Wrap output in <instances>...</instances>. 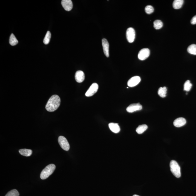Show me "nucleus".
I'll return each mask as SVG.
<instances>
[{
    "mask_svg": "<svg viewBox=\"0 0 196 196\" xmlns=\"http://www.w3.org/2000/svg\"><path fill=\"white\" fill-rule=\"evenodd\" d=\"M58 142L60 145L65 151H68L70 149V146L68 141L64 136H60L58 138Z\"/></svg>",
    "mask_w": 196,
    "mask_h": 196,
    "instance_id": "obj_4",
    "label": "nucleus"
},
{
    "mask_svg": "<svg viewBox=\"0 0 196 196\" xmlns=\"http://www.w3.org/2000/svg\"><path fill=\"white\" fill-rule=\"evenodd\" d=\"M56 166L53 164L49 165L43 170L41 173L40 177L42 180L46 179L54 172Z\"/></svg>",
    "mask_w": 196,
    "mask_h": 196,
    "instance_id": "obj_2",
    "label": "nucleus"
},
{
    "mask_svg": "<svg viewBox=\"0 0 196 196\" xmlns=\"http://www.w3.org/2000/svg\"><path fill=\"white\" fill-rule=\"evenodd\" d=\"M133 196H139V195H133Z\"/></svg>",
    "mask_w": 196,
    "mask_h": 196,
    "instance_id": "obj_27",
    "label": "nucleus"
},
{
    "mask_svg": "<svg viewBox=\"0 0 196 196\" xmlns=\"http://www.w3.org/2000/svg\"><path fill=\"white\" fill-rule=\"evenodd\" d=\"M150 54L149 49L145 48L142 49L139 52L138 54V59L141 60H144L148 57Z\"/></svg>",
    "mask_w": 196,
    "mask_h": 196,
    "instance_id": "obj_7",
    "label": "nucleus"
},
{
    "mask_svg": "<svg viewBox=\"0 0 196 196\" xmlns=\"http://www.w3.org/2000/svg\"><path fill=\"white\" fill-rule=\"evenodd\" d=\"M142 108V106L140 103L133 104L128 107L126 111L129 113H133L135 111H140Z\"/></svg>",
    "mask_w": 196,
    "mask_h": 196,
    "instance_id": "obj_8",
    "label": "nucleus"
},
{
    "mask_svg": "<svg viewBox=\"0 0 196 196\" xmlns=\"http://www.w3.org/2000/svg\"><path fill=\"white\" fill-rule=\"evenodd\" d=\"M191 24H193V25L196 24V15L191 19Z\"/></svg>",
    "mask_w": 196,
    "mask_h": 196,
    "instance_id": "obj_26",
    "label": "nucleus"
},
{
    "mask_svg": "<svg viewBox=\"0 0 196 196\" xmlns=\"http://www.w3.org/2000/svg\"><path fill=\"white\" fill-rule=\"evenodd\" d=\"M102 42L104 53L107 57H109V44L108 41L105 39H102Z\"/></svg>",
    "mask_w": 196,
    "mask_h": 196,
    "instance_id": "obj_11",
    "label": "nucleus"
},
{
    "mask_svg": "<svg viewBox=\"0 0 196 196\" xmlns=\"http://www.w3.org/2000/svg\"><path fill=\"white\" fill-rule=\"evenodd\" d=\"M75 78L76 82L79 83H81L83 82L85 79V75L84 72L81 70H78L76 72L75 75Z\"/></svg>",
    "mask_w": 196,
    "mask_h": 196,
    "instance_id": "obj_12",
    "label": "nucleus"
},
{
    "mask_svg": "<svg viewBox=\"0 0 196 196\" xmlns=\"http://www.w3.org/2000/svg\"><path fill=\"white\" fill-rule=\"evenodd\" d=\"M19 153L21 155L25 157H29L31 155L33 151L28 149H21L19 150Z\"/></svg>",
    "mask_w": 196,
    "mask_h": 196,
    "instance_id": "obj_15",
    "label": "nucleus"
},
{
    "mask_svg": "<svg viewBox=\"0 0 196 196\" xmlns=\"http://www.w3.org/2000/svg\"><path fill=\"white\" fill-rule=\"evenodd\" d=\"M187 52L191 54L196 55V45L192 44L188 47Z\"/></svg>",
    "mask_w": 196,
    "mask_h": 196,
    "instance_id": "obj_20",
    "label": "nucleus"
},
{
    "mask_svg": "<svg viewBox=\"0 0 196 196\" xmlns=\"http://www.w3.org/2000/svg\"><path fill=\"white\" fill-rule=\"evenodd\" d=\"M167 91V89L166 87H160L159 89L158 93L160 97L164 98L166 96Z\"/></svg>",
    "mask_w": 196,
    "mask_h": 196,
    "instance_id": "obj_17",
    "label": "nucleus"
},
{
    "mask_svg": "<svg viewBox=\"0 0 196 196\" xmlns=\"http://www.w3.org/2000/svg\"><path fill=\"white\" fill-rule=\"evenodd\" d=\"M126 36L127 40L129 42L131 43L134 42L136 36L135 31L134 29L132 27H130L127 29Z\"/></svg>",
    "mask_w": 196,
    "mask_h": 196,
    "instance_id": "obj_5",
    "label": "nucleus"
},
{
    "mask_svg": "<svg viewBox=\"0 0 196 196\" xmlns=\"http://www.w3.org/2000/svg\"><path fill=\"white\" fill-rule=\"evenodd\" d=\"M154 27L156 30H159L163 27V23L161 21L157 20L155 21L153 23Z\"/></svg>",
    "mask_w": 196,
    "mask_h": 196,
    "instance_id": "obj_21",
    "label": "nucleus"
},
{
    "mask_svg": "<svg viewBox=\"0 0 196 196\" xmlns=\"http://www.w3.org/2000/svg\"><path fill=\"white\" fill-rule=\"evenodd\" d=\"M60 99L57 95H53L50 98L46 105V109L49 112H53L58 109L60 104Z\"/></svg>",
    "mask_w": 196,
    "mask_h": 196,
    "instance_id": "obj_1",
    "label": "nucleus"
},
{
    "mask_svg": "<svg viewBox=\"0 0 196 196\" xmlns=\"http://www.w3.org/2000/svg\"><path fill=\"white\" fill-rule=\"evenodd\" d=\"M19 194L18 191L16 189H13L9 191L5 196H19Z\"/></svg>",
    "mask_w": 196,
    "mask_h": 196,
    "instance_id": "obj_24",
    "label": "nucleus"
},
{
    "mask_svg": "<svg viewBox=\"0 0 196 196\" xmlns=\"http://www.w3.org/2000/svg\"><path fill=\"white\" fill-rule=\"evenodd\" d=\"M186 119L183 117H180L174 120L173 124L175 127L179 128L184 126L186 124Z\"/></svg>",
    "mask_w": 196,
    "mask_h": 196,
    "instance_id": "obj_13",
    "label": "nucleus"
},
{
    "mask_svg": "<svg viewBox=\"0 0 196 196\" xmlns=\"http://www.w3.org/2000/svg\"><path fill=\"white\" fill-rule=\"evenodd\" d=\"M184 2L183 0H175L173 3V7L175 9L181 8Z\"/></svg>",
    "mask_w": 196,
    "mask_h": 196,
    "instance_id": "obj_16",
    "label": "nucleus"
},
{
    "mask_svg": "<svg viewBox=\"0 0 196 196\" xmlns=\"http://www.w3.org/2000/svg\"><path fill=\"white\" fill-rule=\"evenodd\" d=\"M62 4L64 9L67 11H70L72 9V2L70 0H62Z\"/></svg>",
    "mask_w": 196,
    "mask_h": 196,
    "instance_id": "obj_10",
    "label": "nucleus"
},
{
    "mask_svg": "<svg viewBox=\"0 0 196 196\" xmlns=\"http://www.w3.org/2000/svg\"><path fill=\"white\" fill-rule=\"evenodd\" d=\"M51 36V34L50 31H47L43 40L44 43L45 45H47L50 43Z\"/></svg>",
    "mask_w": 196,
    "mask_h": 196,
    "instance_id": "obj_23",
    "label": "nucleus"
},
{
    "mask_svg": "<svg viewBox=\"0 0 196 196\" xmlns=\"http://www.w3.org/2000/svg\"><path fill=\"white\" fill-rule=\"evenodd\" d=\"M148 128V127L146 125H140L138 127L136 131L138 134H141L146 131Z\"/></svg>",
    "mask_w": 196,
    "mask_h": 196,
    "instance_id": "obj_18",
    "label": "nucleus"
},
{
    "mask_svg": "<svg viewBox=\"0 0 196 196\" xmlns=\"http://www.w3.org/2000/svg\"><path fill=\"white\" fill-rule=\"evenodd\" d=\"M171 172L177 178L181 177L180 168L177 162L175 160H172L170 164Z\"/></svg>",
    "mask_w": 196,
    "mask_h": 196,
    "instance_id": "obj_3",
    "label": "nucleus"
},
{
    "mask_svg": "<svg viewBox=\"0 0 196 196\" xmlns=\"http://www.w3.org/2000/svg\"><path fill=\"white\" fill-rule=\"evenodd\" d=\"M145 11L147 14H150L154 12V9L152 6L148 5L145 7Z\"/></svg>",
    "mask_w": 196,
    "mask_h": 196,
    "instance_id": "obj_25",
    "label": "nucleus"
},
{
    "mask_svg": "<svg viewBox=\"0 0 196 196\" xmlns=\"http://www.w3.org/2000/svg\"><path fill=\"white\" fill-rule=\"evenodd\" d=\"M109 127L110 130L113 133H117L120 131V128L118 124L114 123H111L109 124Z\"/></svg>",
    "mask_w": 196,
    "mask_h": 196,
    "instance_id": "obj_14",
    "label": "nucleus"
},
{
    "mask_svg": "<svg viewBox=\"0 0 196 196\" xmlns=\"http://www.w3.org/2000/svg\"><path fill=\"white\" fill-rule=\"evenodd\" d=\"M141 80V78L139 76H134L128 81V85L129 87H134L140 83Z\"/></svg>",
    "mask_w": 196,
    "mask_h": 196,
    "instance_id": "obj_9",
    "label": "nucleus"
},
{
    "mask_svg": "<svg viewBox=\"0 0 196 196\" xmlns=\"http://www.w3.org/2000/svg\"><path fill=\"white\" fill-rule=\"evenodd\" d=\"M98 88H99V85L96 83H94L92 84V85L90 86V88H89L88 91H87L85 93V96L87 97H91L97 92Z\"/></svg>",
    "mask_w": 196,
    "mask_h": 196,
    "instance_id": "obj_6",
    "label": "nucleus"
},
{
    "mask_svg": "<svg viewBox=\"0 0 196 196\" xmlns=\"http://www.w3.org/2000/svg\"><path fill=\"white\" fill-rule=\"evenodd\" d=\"M192 84L190 80H188L185 82L184 85V90L186 92H189L192 88Z\"/></svg>",
    "mask_w": 196,
    "mask_h": 196,
    "instance_id": "obj_22",
    "label": "nucleus"
},
{
    "mask_svg": "<svg viewBox=\"0 0 196 196\" xmlns=\"http://www.w3.org/2000/svg\"><path fill=\"white\" fill-rule=\"evenodd\" d=\"M9 43H10V45L12 46H15L18 44V41L13 33H12L11 35L10 40H9Z\"/></svg>",
    "mask_w": 196,
    "mask_h": 196,
    "instance_id": "obj_19",
    "label": "nucleus"
}]
</instances>
